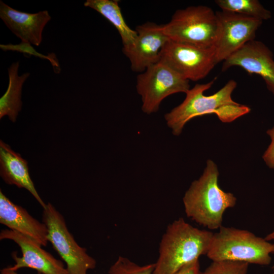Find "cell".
<instances>
[{"label": "cell", "mask_w": 274, "mask_h": 274, "mask_svg": "<svg viewBox=\"0 0 274 274\" xmlns=\"http://www.w3.org/2000/svg\"><path fill=\"white\" fill-rule=\"evenodd\" d=\"M214 79L206 84H196L186 93L183 101L164 115L167 126L172 133L179 135L185 125L197 117L215 114L223 122H231L250 111V109L233 101L231 94L237 83L229 80L222 88L211 95L203 93L210 89Z\"/></svg>", "instance_id": "cell-1"}, {"label": "cell", "mask_w": 274, "mask_h": 274, "mask_svg": "<svg viewBox=\"0 0 274 274\" xmlns=\"http://www.w3.org/2000/svg\"><path fill=\"white\" fill-rule=\"evenodd\" d=\"M274 244L244 229L222 226L213 233L206 254L212 261H232L262 265L270 264Z\"/></svg>", "instance_id": "cell-4"}, {"label": "cell", "mask_w": 274, "mask_h": 274, "mask_svg": "<svg viewBox=\"0 0 274 274\" xmlns=\"http://www.w3.org/2000/svg\"><path fill=\"white\" fill-rule=\"evenodd\" d=\"M213 233L195 228L179 218L170 223L159 245L153 274H174L206 255Z\"/></svg>", "instance_id": "cell-3"}, {"label": "cell", "mask_w": 274, "mask_h": 274, "mask_svg": "<svg viewBox=\"0 0 274 274\" xmlns=\"http://www.w3.org/2000/svg\"><path fill=\"white\" fill-rule=\"evenodd\" d=\"M219 171L212 160L207 161L202 175L194 181L183 198L187 216L208 229H219L226 209L235 206L236 198L219 186Z\"/></svg>", "instance_id": "cell-2"}, {"label": "cell", "mask_w": 274, "mask_h": 274, "mask_svg": "<svg viewBox=\"0 0 274 274\" xmlns=\"http://www.w3.org/2000/svg\"><path fill=\"white\" fill-rule=\"evenodd\" d=\"M215 3L222 10L256 18L262 21L269 19L271 12L257 0H216Z\"/></svg>", "instance_id": "cell-18"}, {"label": "cell", "mask_w": 274, "mask_h": 274, "mask_svg": "<svg viewBox=\"0 0 274 274\" xmlns=\"http://www.w3.org/2000/svg\"><path fill=\"white\" fill-rule=\"evenodd\" d=\"M159 60L193 81L205 78L217 64L214 48H201L170 40L161 50Z\"/></svg>", "instance_id": "cell-8"}, {"label": "cell", "mask_w": 274, "mask_h": 274, "mask_svg": "<svg viewBox=\"0 0 274 274\" xmlns=\"http://www.w3.org/2000/svg\"><path fill=\"white\" fill-rule=\"evenodd\" d=\"M117 0H87L84 3L101 14L107 19L119 32L123 47L132 45L136 38L137 32L126 23Z\"/></svg>", "instance_id": "cell-16"}, {"label": "cell", "mask_w": 274, "mask_h": 274, "mask_svg": "<svg viewBox=\"0 0 274 274\" xmlns=\"http://www.w3.org/2000/svg\"><path fill=\"white\" fill-rule=\"evenodd\" d=\"M1 274H18L16 271H14L10 268L9 267H7L1 270ZM38 274H43L38 272Z\"/></svg>", "instance_id": "cell-24"}, {"label": "cell", "mask_w": 274, "mask_h": 274, "mask_svg": "<svg viewBox=\"0 0 274 274\" xmlns=\"http://www.w3.org/2000/svg\"><path fill=\"white\" fill-rule=\"evenodd\" d=\"M249 263L232 261H213L203 274H247Z\"/></svg>", "instance_id": "cell-20"}, {"label": "cell", "mask_w": 274, "mask_h": 274, "mask_svg": "<svg viewBox=\"0 0 274 274\" xmlns=\"http://www.w3.org/2000/svg\"><path fill=\"white\" fill-rule=\"evenodd\" d=\"M163 28L170 40L204 48H214L220 33L216 12L206 6L176 10Z\"/></svg>", "instance_id": "cell-5"}, {"label": "cell", "mask_w": 274, "mask_h": 274, "mask_svg": "<svg viewBox=\"0 0 274 274\" xmlns=\"http://www.w3.org/2000/svg\"><path fill=\"white\" fill-rule=\"evenodd\" d=\"M189 82L161 60L149 66L136 77V89L141 96L142 111L147 114L157 112L166 97L190 89Z\"/></svg>", "instance_id": "cell-6"}, {"label": "cell", "mask_w": 274, "mask_h": 274, "mask_svg": "<svg viewBox=\"0 0 274 274\" xmlns=\"http://www.w3.org/2000/svg\"><path fill=\"white\" fill-rule=\"evenodd\" d=\"M266 133L270 138L271 143L264 153L262 158L269 168L274 169V126L268 129Z\"/></svg>", "instance_id": "cell-22"}, {"label": "cell", "mask_w": 274, "mask_h": 274, "mask_svg": "<svg viewBox=\"0 0 274 274\" xmlns=\"http://www.w3.org/2000/svg\"><path fill=\"white\" fill-rule=\"evenodd\" d=\"M19 62H13L8 68L9 84L5 93L0 99V118L8 115L15 122L21 110L22 101L21 94L23 85L30 75L25 73L19 76Z\"/></svg>", "instance_id": "cell-17"}, {"label": "cell", "mask_w": 274, "mask_h": 274, "mask_svg": "<svg viewBox=\"0 0 274 274\" xmlns=\"http://www.w3.org/2000/svg\"><path fill=\"white\" fill-rule=\"evenodd\" d=\"M200 272L199 263L197 260L182 267L174 274H200Z\"/></svg>", "instance_id": "cell-23"}, {"label": "cell", "mask_w": 274, "mask_h": 274, "mask_svg": "<svg viewBox=\"0 0 274 274\" xmlns=\"http://www.w3.org/2000/svg\"><path fill=\"white\" fill-rule=\"evenodd\" d=\"M0 168L1 176L6 183L27 189L43 209L46 207L29 176L27 161L2 141L0 142Z\"/></svg>", "instance_id": "cell-15"}, {"label": "cell", "mask_w": 274, "mask_h": 274, "mask_svg": "<svg viewBox=\"0 0 274 274\" xmlns=\"http://www.w3.org/2000/svg\"><path fill=\"white\" fill-rule=\"evenodd\" d=\"M134 30L137 36L134 43L123 47L122 52L129 59L131 70L141 73L159 60L161 51L169 39L163 24L147 22L136 26Z\"/></svg>", "instance_id": "cell-10"}, {"label": "cell", "mask_w": 274, "mask_h": 274, "mask_svg": "<svg viewBox=\"0 0 274 274\" xmlns=\"http://www.w3.org/2000/svg\"><path fill=\"white\" fill-rule=\"evenodd\" d=\"M0 223L22 234L41 246L48 242V230L44 223H41L31 216L21 207L10 200L0 191Z\"/></svg>", "instance_id": "cell-14"}, {"label": "cell", "mask_w": 274, "mask_h": 274, "mask_svg": "<svg viewBox=\"0 0 274 274\" xmlns=\"http://www.w3.org/2000/svg\"><path fill=\"white\" fill-rule=\"evenodd\" d=\"M0 239L15 242L20 248L22 256L13 252L12 257L15 264L10 266L14 271L22 268H30L43 274H68L61 261L54 258L41 248V245L28 237L12 230H3Z\"/></svg>", "instance_id": "cell-11"}, {"label": "cell", "mask_w": 274, "mask_h": 274, "mask_svg": "<svg viewBox=\"0 0 274 274\" xmlns=\"http://www.w3.org/2000/svg\"><path fill=\"white\" fill-rule=\"evenodd\" d=\"M200 274H203V272H201Z\"/></svg>", "instance_id": "cell-26"}, {"label": "cell", "mask_w": 274, "mask_h": 274, "mask_svg": "<svg viewBox=\"0 0 274 274\" xmlns=\"http://www.w3.org/2000/svg\"><path fill=\"white\" fill-rule=\"evenodd\" d=\"M264 238L267 241L274 240V230L271 233L267 234Z\"/></svg>", "instance_id": "cell-25"}, {"label": "cell", "mask_w": 274, "mask_h": 274, "mask_svg": "<svg viewBox=\"0 0 274 274\" xmlns=\"http://www.w3.org/2000/svg\"><path fill=\"white\" fill-rule=\"evenodd\" d=\"M155 263L140 266L128 259L119 256L110 267L109 274H153Z\"/></svg>", "instance_id": "cell-19"}, {"label": "cell", "mask_w": 274, "mask_h": 274, "mask_svg": "<svg viewBox=\"0 0 274 274\" xmlns=\"http://www.w3.org/2000/svg\"><path fill=\"white\" fill-rule=\"evenodd\" d=\"M0 48L4 51H16L23 53L24 55L28 54L48 60L54 68V72L57 73L60 72V65L55 54L50 53L48 55L42 54L37 51L29 43L21 42L19 44H1Z\"/></svg>", "instance_id": "cell-21"}, {"label": "cell", "mask_w": 274, "mask_h": 274, "mask_svg": "<svg viewBox=\"0 0 274 274\" xmlns=\"http://www.w3.org/2000/svg\"><path fill=\"white\" fill-rule=\"evenodd\" d=\"M220 33L214 49L217 63L226 60L248 42L255 40L263 21L229 11L216 12Z\"/></svg>", "instance_id": "cell-9"}, {"label": "cell", "mask_w": 274, "mask_h": 274, "mask_svg": "<svg viewBox=\"0 0 274 274\" xmlns=\"http://www.w3.org/2000/svg\"><path fill=\"white\" fill-rule=\"evenodd\" d=\"M234 66L243 68L249 74L260 76L274 95L273 54L264 43L255 40L248 42L223 61L222 71Z\"/></svg>", "instance_id": "cell-12"}, {"label": "cell", "mask_w": 274, "mask_h": 274, "mask_svg": "<svg viewBox=\"0 0 274 274\" xmlns=\"http://www.w3.org/2000/svg\"><path fill=\"white\" fill-rule=\"evenodd\" d=\"M43 221L47 228L48 241L65 262L68 274H87L95 267V260L78 245L63 216L50 203L43 209Z\"/></svg>", "instance_id": "cell-7"}, {"label": "cell", "mask_w": 274, "mask_h": 274, "mask_svg": "<svg viewBox=\"0 0 274 274\" xmlns=\"http://www.w3.org/2000/svg\"><path fill=\"white\" fill-rule=\"evenodd\" d=\"M0 18L22 42L39 46L43 31L51 17L47 10L28 13L15 10L0 1Z\"/></svg>", "instance_id": "cell-13"}]
</instances>
